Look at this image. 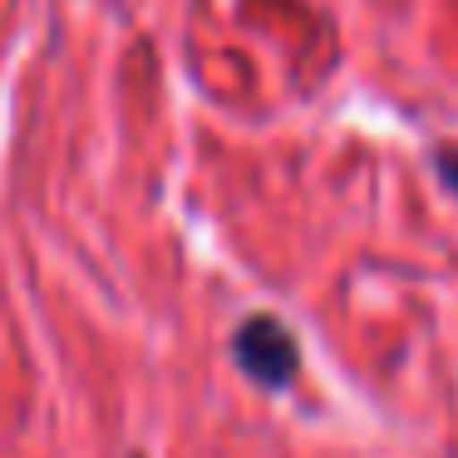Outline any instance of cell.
I'll return each mask as SVG.
<instances>
[{
  "label": "cell",
  "mask_w": 458,
  "mask_h": 458,
  "mask_svg": "<svg viewBox=\"0 0 458 458\" xmlns=\"http://www.w3.org/2000/svg\"><path fill=\"white\" fill-rule=\"evenodd\" d=\"M232 360L242 365V375L261 389H286L296 385L301 369V345L276 316H247L232 335Z\"/></svg>",
  "instance_id": "obj_1"
},
{
  "label": "cell",
  "mask_w": 458,
  "mask_h": 458,
  "mask_svg": "<svg viewBox=\"0 0 458 458\" xmlns=\"http://www.w3.org/2000/svg\"><path fill=\"white\" fill-rule=\"evenodd\" d=\"M438 178L448 182V192H458V153H438Z\"/></svg>",
  "instance_id": "obj_2"
}]
</instances>
